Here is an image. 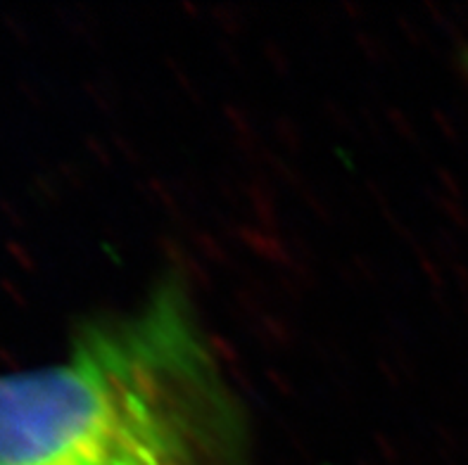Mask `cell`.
Instances as JSON below:
<instances>
[{"label": "cell", "mask_w": 468, "mask_h": 465, "mask_svg": "<svg viewBox=\"0 0 468 465\" xmlns=\"http://www.w3.org/2000/svg\"><path fill=\"white\" fill-rule=\"evenodd\" d=\"M238 413L174 288L83 325L65 359L0 373V465H233Z\"/></svg>", "instance_id": "cell-1"}]
</instances>
